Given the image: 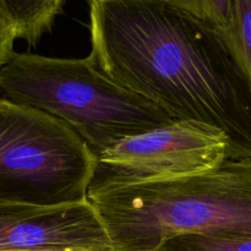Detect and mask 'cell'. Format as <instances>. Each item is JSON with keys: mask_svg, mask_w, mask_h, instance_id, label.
Wrapping results in <instances>:
<instances>
[{"mask_svg": "<svg viewBox=\"0 0 251 251\" xmlns=\"http://www.w3.org/2000/svg\"><path fill=\"white\" fill-rule=\"evenodd\" d=\"M114 251H153L181 234L251 238V159L168 180L88 193Z\"/></svg>", "mask_w": 251, "mask_h": 251, "instance_id": "7a4b0ae2", "label": "cell"}, {"mask_svg": "<svg viewBox=\"0 0 251 251\" xmlns=\"http://www.w3.org/2000/svg\"><path fill=\"white\" fill-rule=\"evenodd\" d=\"M0 250L114 251L90 201L56 206L0 201Z\"/></svg>", "mask_w": 251, "mask_h": 251, "instance_id": "8992f818", "label": "cell"}, {"mask_svg": "<svg viewBox=\"0 0 251 251\" xmlns=\"http://www.w3.org/2000/svg\"><path fill=\"white\" fill-rule=\"evenodd\" d=\"M97 156L65 122L0 98V201H88Z\"/></svg>", "mask_w": 251, "mask_h": 251, "instance_id": "277c9868", "label": "cell"}, {"mask_svg": "<svg viewBox=\"0 0 251 251\" xmlns=\"http://www.w3.org/2000/svg\"><path fill=\"white\" fill-rule=\"evenodd\" d=\"M16 39L14 32L0 17V68L14 53V42Z\"/></svg>", "mask_w": 251, "mask_h": 251, "instance_id": "8fae6325", "label": "cell"}, {"mask_svg": "<svg viewBox=\"0 0 251 251\" xmlns=\"http://www.w3.org/2000/svg\"><path fill=\"white\" fill-rule=\"evenodd\" d=\"M65 0H0V17L16 39L36 46L51 29Z\"/></svg>", "mask_w": 251, "mask_h": 251, "instance_id": "52a82bcc", "label": "cell"}, {"mask_svg": "<svg viewBox=\"0 0 251 251\" xmlns=\"http://www.w3.org/2000/svg\"><path fill=\"white\" fill-rule=\"evenodd\" d=\"M222 38L232 59L251 86V0H233L229 24Z\"/></svg>", "mask_w": 251, "mask_h": 251, "instance_id": "ba28073f", "label": "cell"}, {"mask_svg": "<svg viewBox=\"0 0 251 251\" xmlns=\"http://www.w3.org/2000/svg\"><path fill=\"white\" fill-rule=\"evenodd\" d=\"M96 68L166 110L222 130L251 159V86L222 34L168 0H88Z\"/></svg>", "mask_w": 251, "mask_h": 251, "instance_id": "6da1fadb", "label": "cell"}, {"mask_svg": "<svg viewBox=\"0 0 251 251\" xmlns=\"http://www.w3.org/2000/svg\"><path fill=\"white\" fill-rule=\"evenodd\" d=\"M0 98L61 119L96 156L122 140L176 122L156 103L100 73L90 56L14 51L0 68Z\"/></svg>", "mask_w": 251, "mask_h": 251, "instance_id": "3957f363", "label": "cell"}, {"mask_svg": "<svg viewBox=\"0 0 251 251\" xmlns=\"http://www.w3.org/2000/svg\"><path fill=\"white\" fill-rule=\"evenodd\" d=\"M153 251H251V238L181 234L164 240Z\"/></svg>", "mask_w": 251, "mask_h": 251, "instance_id": "9c48e42d", "label": "cell"}, {"mask_svg": "<svg viewBox=\"0 0 251 251\" xmlns=\"http://www.w3.org/2000/svg\"><path fill=\"white\" fill-rule=\"evenodd\" d=\"M228 151V137L221 129L176 120L122 140L98 154L88 193L212 171L227 161Z\"/></svg>", "mask_w": 251, "mask_h": 251, "instance_id": "5b68a950", "label": "cell"}, {"mask_svg": "<svg viewBox=\"0 0 251 251\" xmlns=\"http://www.w3.org/2000/svg\"><path fill=\"white\" fill-rule=\"evenodd\" d=\"M0 251H81V250H0Z\"/></svg>", "mask_w": 251, "mask_h": 251, "instance_id": "7c38bea8", "label": "cell"}, {"mask_svg": "<svg viewBox=\"0 0 251 251\" xmlns=\"http://www.w3.org/2000/svg\"><path fill=\"white\" fill-rule=\"evenodd\" d=\"M179 9L193 15L221 34L226 31L232 15L233 0H168Z\"/></svg>", "mask_w": 251, "mask_h": 251, "instance_id": "30bf717a", "label": "cell"}]
</instances>
